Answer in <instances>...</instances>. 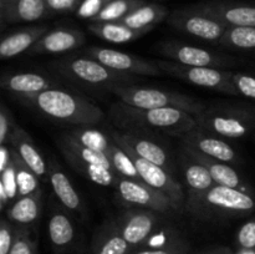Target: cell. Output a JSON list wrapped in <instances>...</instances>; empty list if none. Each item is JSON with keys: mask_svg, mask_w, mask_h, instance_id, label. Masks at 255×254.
Listing matches in <instances>:
<instances>
[{"mask_svg": "<svg viewBox=\"0 0 255 254\" xmlns=\"http://www.w3.org/2000/svg\"><path fill=\"white\" fill-rule=\"evenodd\" d=\"M110 120L120 131L182 137L197 127L196 116L183 110L138 109L119 101L110 107Z\"/></svg>", "mask_w": 255, "mask_h": 254, "instance_id": "obj_1", "label": "cell"}, {"mask_svg": "<svg viewBox=\"0 0 255 254\" xmlns=\"http://www.w3.org/2000/svg\"><path fill=\"white\" fill-rule=\"evenodd\" d=\"M20 102L46 119L72 126H96L105 119L97 105L61 87L49 89Z\"/></svg>", "mask_w": 255, "mask_h": 254, "instance_id": "obj_2", "label": "cell"}, {"mask_svg": "<svg viewBox=\"0 0 255 254\" xmlns=\"http://www.w3.org/2000/svg\"><path fill=\"white\" fill-rule=\"evenodd\" d=\"M50 67L67 81L84 86L105 87L107 90L114 85L132 84L137 80L133 75L115 71L90 56H65L52 61Z\"/></svg>", "mask_w": 255, "mask_h": 254, "instance_id": "obj_3", "label": "cell"}, {"mask_svg": "<svg viewBox=\"0 0 255 254\" xmlns=\"http://www.w3.org/2000/svg\"><path fill=\"white\" fill-rule=\"evenodd\" d=\"M119 100L138 109H174L183 110L193 116H198L207 109L206 105L194 97L178 92L164 91L153 87H141L132 84L114 85L109 89Z\"/></svg>", "mask_w": 255, "mask_h": 254, "instance_id": "obj_4", "label": "cell"}, {"mask_svg": "<svg viewBox=\"0 0 255 254\" xmlns=\"http://www.w3.org/2000/svg\"><path fill=\"white\" fill-rule=\"evenodd\" d=\"M255 211V194L226 186L209 189L191 212L192 216L203 221L242 218Z\"/></svg>", "mask_w": 255, "mask_h": 254, "instance_id": "obj_5", "label": "cell"}, {"mask_svg": "<svg viewBox=\"0 0 255 254\" xmlns=\"http://www.w3.org/2000/svg\"><path fill=\"white\" fill-rule=\"evenodd\" d=\"M196 120L197 126L222 138H243L255 128V107L231 105L207 107Z\"/></svg>", "mask_w": 255, "mask_h": 254, "instance_id": "obj_6", "label": "cell"}, {"mask_svg": "<svg viewBox=\"0 0 255 254\" xmlns=\"http://www.w3.org/2000/svg\"><path fill=\"white\" fill-rule=\"evenodd\" d=\"M156 62L163 74L171 75L182 81L217 92L238 95L233 82V72L228 70L217 69V67L186 66L169 60H158Z\"/></svg>", "mask_w": 255, "mask_h": 254, "instance_id": "obj_7", "label": "cell"}, {"mask_svg": "<svg viewBox=\"0 0 255 254\" xmlns=\"http://www.w3.org/2000/svg\"><path fill=\"white\" fill-rule=\"evenodd\" d=\"M115 219L124 238L134 251L169 223V214L144 208H124Z\"/></svg>", "mask_w": 255, "mask_h": 254, "instance_id": "obj_8", "label": "cell"}, {"mask_svg": "<svg viewBox=\"0 0 255 254\" xmlns=\"http://www.w3.org/2000/svg\"><path fill=\"white\" fill-rule=\"evenodd\" d=\"M117 201L125 208H144L171 216L179 212L168 196L144 182L128 178H120L114 187Z\"/></svg>", "mask_w": 255, "mask_h": 254, "instance_id": "obj_9", "label": "cell"}, {"mask_svg": "<svg viewBox=\"0 0 255 254\" xmlns=\"http://www.w3.org/2000/svg\"><path fill=\"white\" fill-rule=\"evenodd\" d=\"M167 24L178 31L214 44H218L228 27L216 17L198 10L194 5L169 12Z\"/></svg>", "mask_w": 255, "mask_h": 254, "instance_id": "obj_10", "label": "cell"}, {"mask_svg": "<svg viewBox=\"0 0 255 254\" xmlns=\"http://www.w3.org/2000/svg\"><path fill=\"white\" fill-rule=\"evenodd\" d=\"M116 143L120 147H122L128 153V156L131 157V159L133 161L134 166H136L137 171H138L139 176H141L142 181L144 183H147L148 186L153 187V188L158 189L162 193L168 196L173 201V203L176 204L179 212L184 211V203H186L184 189L171 172H168L163 167L158 166V164L152 163V162L142 158L141 156H138L133 149L129 148L126 144L120 143V142H116Z\"/></svg>", "mask_w": 255, "mask_h": 254, "instance_id": "obj_11", "label": "cell"}, {"mask_svg": "<svg viewBox=\"0 0 255 254\" xmlns=\"http://www.w3.org/2000/svg\"><path fill=\"white\" fill-rule=\"evenodd\" d=\"M85 52L90 57L104 64L105 66L122 74L133 75V76H159L163 74L157 62L148 61L137 55L100 46L87 47L85 49Z\"/></svg>", "mask_w": 255, "mask_h": 254, "instance_id": "obj_12", "label": "cell"}, {"mask_svg": "<svg viewBox=\"0 0 255 254\" xmlns=\"http://www.w3.org/2000/svg\"><path fill=\"white\" fill-rule=\"evenodd\" d=\"M158 50L163 56L168 57L169 61H174L186 66L223 69L234 64V60L226 55L216 54L211 50L178 41L163 42L159 45Z\"/></svg>", "mask_w": 255, "mask_h": 254, "instance_id": "obj_13", "label": "cell"}, {"mask_svg": "<svg viewBox=\"0 0 255 254\" xmlns=\"http://www.w3.org/2000/svg\"><path fill=\"white\" fill-rule=\"evenodd\" d=\"M109 134L114 141L126 144L142 158L163 167L174 176L176 164L173 156L166 146L158 143L154 138L146 136V133L133 131H111Z\"/></svg>", "mask_w": 255, "mask_h": 254, "instance_id": "obj_14", "label": "cell"}, {"mask_svg": "<svg viewBox=\"0 0 255 254\" xmlns=\"http://www.w3.org/2000/svg\"><path fill=\"white\" fill-rule=\"evenodd\" d=\"M182 144L203 156L227 163H239L241 157L227 139L204 131L201 127H194L181 137Z\"/></svg>", "mask_w": 255, "mask_h": 254, "instance_id": "obj_15", "label": "cell"}, {"mask_svg": "<svg viewBox=\"0 0 255 254\" xmlns=\"http://www.w3.org/2000/svg\"><path fill=\"white\" fill-rule=\"evenodd\" d=\"M179 163H181V168L183 171L187 187L184 211L191 214L194 207L203 198L204 194L216 186V182L213 181L209 171L203 164L189 157L184 152H182V154L179 156Z\"/></svg>", "mask_w": 255, "mask_h": 254, "instance_id": "obj_16", "label": "cell"}, {"mask_svg": "<svg viewBox=\"0 0 255 254\" xmlns=\"http://www.w3.org/2000/svg\"><path fill=\"white\" fill-rule=\"evenodd\" d=\"M0 86L21 101L49 89L61 87V82L55 77L37 72H16L4 75Z\"/></svg>", "mask_w": 255, "mask_h": 254, "instance_id": "obj_17", "label": "cell"}, {"mask_svg": "<svg viewBox=\"0 0 255 254\" xmlns=\"http://www.w3.org/2000/svg\"><path fill=\"white\" fill-rule=\"evenodd\" d=\"M227 26H255V5L247 2L211 0L194 5Z\"/></svg>", "mask_w": 255, "mask_h": 254, "instance_id": "obj_18", "label": "cell"}, {"mask_svg": "<svg viewBox=\"0 0 255 254\" xmlns=\"http://www.w3.org/2000/svg\"><path fill=\"white\" fill-rule=\"evenodd\" d=\"M64 207L52 203L47 221V234L55 254H69L77 241V231L74 221Z\"/></svg>", "mask_w": 255, "mask_h": 254, "instance_id": "obj_19", "label": "cell"}, {"mask_svg": "<svg viewBox=\"0 0 255 254\" xmlns=\"http://www.w3.org/2000/svg\"><path fill=\"white\" fill-rule=\"evenodd\" d=\"M49 181L54 194L62 207L67 212L75 214L77 218L85 221L87 218L86 206L67 174L60 168L59 163L55 159L49 161Z\"/></svg>", "mask_w": 255, "mask_h": 254, "instance_id": "obj_20", "label": "cell"}, {"mask_svg": "<svg viewBox=\"0 0 255 254\" xmlns=\"http://www.w3.org/2000/svg\"><path fill=\"white\" fill-rule=\"evenodd\" d=\"M182 151L193 159L198 161L199 163L203 164L208 169L213 181L218 186L231 187V188L241 189V191L247 192V193L255 194V189L253 188V186L231 163L209 158V157L203 156V154L198 153V152L193 151V149L188 148L186 146L182 147Z\"/></svg>", "mask_w": 255, "mask_h": 254, "instance_id": "obj_21", "label": "cell"}, {"mask_svg": "<svg viewBox=\"0 0 255 254\" xmlns=\"http://www.w3.org/2000/svg\"><path fill=\"white\" fill-rule=\"evenodd\" d=\"M189 252L191 242L168 223L131 254H189Z\"/></svg>", "mask_w": 255, "mask_h": 254, "instance_id": "obj_22", "label": "cell"}, {"mask_svg": "<svg viewBox=\"0 0 255 254\" xmlns=\"http://www.w3.org/2000/svg\"><path fill=\"white\" fill-rule=\"evenodd\" d=\"M86 41L81 30L74 27H56L49 30L31 49L29 54H64L79 49Z\"/></svg>", "mask_w": 255, "mask_h": 254, "instance_id": "obj_23", "label": "cell"}, {"mask_svg": "<svg viewBox=\"0 0 255 254\" xmlns=\"http://www.w3.org/2000/svg\"><path fill=\"white\" fill-rule=\"evenodd\" d=\"M9 144L21 158V161L36 174L40 181H49V163H46L34 139L24 128L16 126L10 137Z\"/></svg>", "mask_w": 255, "mask_h": 254, "instance_id": "obj_24", "label": "cell"}, {"mask_svg": "<svg viewBox=\"0 0 255 254\" xmlns=\"http://www.w3.org/2000/svg\"><path fill=\"white\" fill-rule=\"evenodd\" d=\"M49 17L45 0H0L2 25L32 22Z\"/></svg>", "mask_w": 255, "mask_h": 254, "instance_id": "obj_25", "label": "cell"}, {"mask_svg": "<svg viewBox=\"0 0 255 254\" xmlns=\"http://www.w3.org/2000/svg\"><path fill=\"white\" fill-rule=\"evenodd\" d=\"M133 248L120 232L115 217H109L95 232L91 254H131Z\"/></svg>", "mask_w": 255, "mask_h": 254, "instance_id": "obj_26", "label": "cell"}, {"mask_svg": "<svg viewBox=\"0 0 255 254\" xmlns=\"http://www.w3.org/2000/svg\"><path fill=\"white\" fill-rule=\"evenodd\" d=\"M44 191L37 189L34 193L19 197L5 209V217L17 227L34 226L41 217Z\"/></svg>", "mask_w": 255, "mask_h": 254, "instance_id": "obj_27", "label": "cell"}, {"mask_svg": "<svg viewBox=\"0 0 255 254\" xmlns=\"http://www.w3.org/2000/svg\"><path fill=\"white\" fill-rule=\"evenodd\" d=\"M49 30L46 25H35L10 32L0 41V57L2 60L12 59L22 52L29 51Z\"/></svg>", "mask_w": 255, "mask_h": 254, "instance_id": "obj_28", "label": "cell"}, {"mask_svg": "<svg viewBox=\"0 0 255 254\" xmlns=\"http://www.w3.org/2000/svg\"><path fill=\"white\" fill-rule=\"evenodd\" d=\"M56 143L61 153L64 154L65 159H75V161L84 162V163L99 164V166H104L107 167V168L114 169L106 154L79 143L76 139L69 136L66 132L56 137Z\"/></svg>", "mask_w": 255, "mask_h": 254, "instance_id": "obj_29", "label": "cell"}, {"mask_svg": "<svg viewBox=\"0 0 255 254\" xmlns=\"http://www.w3.org/2000/svg\"><path fill=\"white\" fill-rule=\"evenodd\" d=\"M87 29L99 39L112 42V44H125V42L134 41L151 31L148 29H132L121 21H90Z\"/></svg>", "mask_w": 255, "mask_h": 254, "instance_id": "obj_30", "label": "cell"}, {"mask_svg": "<svg viewBox=\"0 0 255 254\" xmlns=\"http://www.w3.org/2000/svg\"><path fill=\"white\" fill-rule=\"evenodd\" d=\"M169 12L164 5L157 4V2H146L139 7L129 12L127 16L120 20L127 26L136 30L148 29L152 30L157 24L163 20H167Z\"/></svg>", "mask_w": 255, "mask_h": 254, "instance_id": "obj_31", "label": "cell"}, {"mask_svg": "<svg viewBox=\"0 0 255 254\" xmlns=\"http://www.w3.org/2000/svg\"><path fill=\"white\" fill-rule=\"evenodd\" d=\"M217 45L223 49L255 54V26H228Z\"/></svg>", "mask_w": 255, "mask_h": 254, "instance_id": "obj_32", "label": "cell"}, {"mask_svg": "<svg viewBox=\"0 0 255 254\" xmlns=\"http://www.w3.org/2000/svg\"><path fill=\"white\" fill-rule=\"evenodd\" d=\"M66 133L74 139H76L79 143L97 152H102L106 156L111 148V144L114 143V139L111 138L110 134L104 133L102 131L91 126L74 127V128H70L69 131H66Z\"/></svg>", "mask_w": 255, "mask_h": 254, "instance_id": "obj_33", "label": "cell"}, {"mask_svg": "<svg viewBox=\"0 0 255 254\" xmlns=\"http://www.w3.org/2000/svg\"><path fill=\"white\" fill-rule=\"evenodd\" d=\"M107 157H109L114 169L119 173V176L121 178H128L133 179V181L143 182L141 176H139L138 171H137L136 166H134L133 161L131 159V157L115 141L111 144V148H110L109 153H107Z\"/></svg>", "mask_w": 255, "mask_h": 254, "instance_id": "obj_34", "label": "cell"}, {"mask_svg": "<svg viewBox=\"0 0 255 254\" xmlns=\"http://www.w3.org/2000/svg\"><path fill=\"white\" fill-rule=\"evenodd\" d=\"M146 2V0H112L91 21H120Z\"/></svg>", "mask_w": 255, "mask_h": 254, "instance_id": "obj_35", "label": "cell"}, {"mask_svg": "<svg viewBox=\"0 0 255 254\" xmlns=\"http://www.w3.org/2000/svg\"><path fill=\"white\" fill-rule=\"evenodd\" d=\"M12 148V147H11ZM12 158H14L15 168H16V178H17V188H19V197L27 196L30 193H34L37 189H40V179L36 174L21 161L16 152L12 149Z\"/></svg>", "mask_w": 255, "mask_h": 254, "instance_id": "obj_36", "label": "cell"}, {"mask_svg": "<svg viewBox=\"0 0 255 254\" xmlns=\"http://www.w3.org/2000/svg\"><path fill=\"white\" fill-rule=\"evenodd\" d=\"M10 254H39L37 243L32 237L31 228L17 227L16 238Z\"/></svg>", "mask_w": 255, "mask_h": 254, "instance_id": "obj_37", "label": "cell"}, {"mask_svg": "<svg viewBox=\"0 0 255 254\" xmlns=\"http://www.w3.org/2000/svg\"><path fill=\"white\" fill-rule=\"evenodd\" d=\"M238 252L255 251V218H251L242 224L236 234Z\"/></svg>", "mask_w": 255, "mask_h": 254, "instance_id": "obj_38", "label": "cell"}, {"mask_svg": "<svg viewBox=\"0 0 255 254\" xmlns=\"http://www.w3.org/2000/svg\"><path fill=\"white\" fill-rule=\"evenodd\" d=\"M17 226L10 222L6 217L0 221V254H10L16 238Z\"/></svg>", "mask_w": 255, "mask_h": 254, "instance_id": "obj_39", "label": "cell"}, {"mask_svg": "<svg viewBox=\"0 0 255 254\" xmlns=\"http://www.w3.org/2000/svg\"><path fill=\"white\" fill-rule=\"evenodd\" d=\"M0 186H2L6 191L7 197L10 199V203L19 198V188H17V178H16V168H15L14 158L12 162L0 172Z\"/></svg>", "mask_w": 255, "mask_h": 254, "instance_id": "obj_40", "label": "cell"}, {"mask_svg": "<svg viewBox=\"0 0 255 254\" xmlns=\"http://www.w3.org/2000/svg\"><path fill=\"white\" fill-rule=\"evenodd\" d=\"M233 82L238 95L255 101V76L243 72H233Z\"/></svg>", "mask_w": 255, "mask_h": 254, "instance_id": "obj_41", "label": "cell"}, {"mask_svg": "<svg viewBox=\"0 0 255 254\" xmlns=\"http://www.w3.org/2000/svg\"><path fill=\"white\" fill-rule=\"evenodd\" d=\"M17 125L15 124L11 112L5 105L0 107V144H9L10 137Z\"/></svg>", "mask_w": 255, "mask_h": 254, "instance_id": "obj_42", "label": "cell"}, {"mask_svg": "<svg viewBox=\"0 0 255 254\" xmlns=\"http://www.w3.org/2000/svg\"><path fill=\"white\" fill-rule=\"evenodd\" d=\"M112 0H84L75 14L81 19H89L91 21Z\"/></svg>", "mask_w": 255, "mask_h": 254, "instance_id": "obj_43", "label": "cell"}, {"mask_svg": "<svg viewBox=\"0 0 255 254\" xmlns=\"http://www.w3.org/2000/svg\"><path fill=\"white\" fill-rule=\"evenodd\" d=\"M84 0H45L47 9V15L67 14L75 12Z\"/></svg>", "mask_w": 255, "mask_h": 254, "instance_id": "obj_44", "label": "cell"}, {"mask_svg": "<svg viewBox=\"0 0 255 254\" xmlns=\"http://www.w3.org/2000/svg\"><path fill=\"white\" fill-rule=\"evenodd\" d=\"M193 254H236V252L232 251L231 248L224 246H216V247H211V248H206L202 249V251L196 252Z\"/></svg>", "mask_w": 255, "mask_h": 254, "instance_id": "obj_45", "label": "cell"}, {"mask_svg": "<svg viewBox=\"0 0 255 254\" xmlns=\"http://www.w3.org/2000/svg\"><path fill=\"white\" fill-rule=\"evenodd\" d=\"M253 106H254V107H255V105H253Z\"/></svg>", "mask_w": 255, "mask_h": 254, "instance_id": "obj_46", "label": "cell"}]
</instances>
